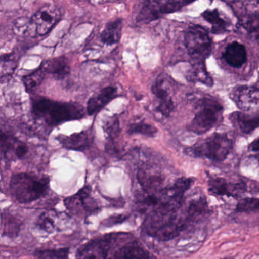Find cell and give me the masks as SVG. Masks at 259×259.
Returning a JSON list of instances; mask_svg holds the SVG:
<instances>
[{"mask_svg":"<svg viewBox=\"0 0 259 259\" xmlns=\"http://www.w3.org/2000/svg\"><path fill=\"white\" fill-rule=\"evenodd\" d=\"M31 111L36 119L43 120L49 126L82 119L85 114V110L79 104L60 102L46 98L33 101Z\"/></svg>","mask_w":259,"mask_h":259,"instance_id":"6da1fadb","label":"cell"},{"mask_svg":"<svg viewBox=\"0 0 259 259\" xmlns=\"http://www.w3.org/2000/svg\"><path fill=\"white\" fill-rule=\"evenodd\" d=\"M50 179L35 174L20 172L14 174L10 183L12 197L21 204H29L48 193Z\"/></svg>","mask_w":259,"mask_h":259,"instance_id":"7a4b0ae2","label":"cell"},{"mask_svg":"<svg viewBox=\"0 0 259 259\" xmlns=\"http://www.w3.org/2000/svg\"><path fill=\"white\" fill-rule=\"evenodd\" d=\"M233 146V139L227 133H213L186 148V152L191 157L221 162L228 157Z\"/></svg>","mask_w":259,"mask_h":259,"instance_id":"3957f363","label":"cell"},{"mask_svg":"<svg viewBox=\"0 0 259 259\" xmlns=\"http://www.w3.org/2000/svg\"><path fill=\"white\" fill-rule=\"evenodd\" d=\"M223 113L224 107L218 100L204 97L197 102L188 130L196 135L204 134L223 120Z\"/></svg>","mask_w":259,"mask_h":259,"instance_id":"277c9868","label":"cell"},{"mask_svg":"<svg viewBox=\"0 0 259 259\" xmlns=\"http://www.w3.org/2000/svg\"><path fill=\"white\" fill-rule=\"evenodd\" d=\"M185 45L192 61L205 62L212 51L208 32L199 25L189 27L185 34Z\"/></svg>","mask_w":259,"mask_h":259,"instance_id":"5b68a950","label":"cell"},{"mask_svg":"<svg viewBox=\"0 0 259 259\" xmlns=\"http://www.w3.org/2000/svg\"><path fill=\"white\" fill-rule=\"evenodd\" d=\"M193 0H142L137 15L139 22H150L163 15L178 11Z\"/></svg>","mask_w":259,"mask_h":259,"instance_id":"8992f818","label":"cell"},{"mask_svg":"<svg viewBox=\"0 0 259 259\" xmlns=\"http://www.w3.org/2000/svg\"><path fill=\"white\" fill-rule=\"evenodd\" d=\"M92 188L84 186L76 194L66 198L64 204L66 209L77 216H89L100 210L96 200L92 197Z\"/></svg>","mask_w":259,"mask_h":259,"instance_id":"52a82bcc","label":"cell"},{"mask_svg":"<svg viewBox=\"0 0 259 259\" xmlns=\"http://www.w3.org/2000/svg\"><path fill=\"white\" fill-rule=\"evenodd\" d=\"M241 26L248 38L259 44V4L257 0H248L245 5L236 10Z\"/></svg>","mask_w":259,"mask_h":259,"instance_id":"ba28073f","label":"cell"},{"mask_svg":"<svg viewBox=\"0 0 259 259\" xmlns=\"http://www.w3.org/2000/svg\"><path fill=\"white\" fill-rule=\"evenodd\" d=\"M62 13L57 7L46 6L38 10L30 20L35 34L40 37L47 35L61 20Z\"/></svg>","mask_w":259,"mask_h":259,"instance_id":"9c48e42d","label":"cell"},{"mask_svg":"<svg viewBox=\"0 0 259 259\" xmlns=\"http://www.w3.org/2000/svg\"><path fill=\"white\" fill-rule=\"evenodd\" d=\"M116 235H107L101 239L89 242L78 250L77 257L85 258H105L110 257L109 253L114 245Z\"/></svg>","mask_w":259,"mask_h":259,"instance_id":"30bf717a","label":"cell"},{"mask_svg":"<svg viewBox=\"0 0 259 259\" xmlns=\"http://www.w3.org/2000/svg\"><path fill=\"white\" fill-rule=\"evenodd\" d=\"M233 102L241 111H259V89L254 86H239L232 93Z\"/></svg>","mask_w":259,"mask_h":259,"instance_id":"8fae6325","label":"cell"},{"mask_svg":"<svg viewBox=\"0 0 259 259\" xmlns=\"http://www.w3.org/2000/svg\"><path fill=\"white\" fill-rule=\"evenodd\" d=\"M208 191L217 196L236 198L246 191V185L242 181L232 183L222 177H211L208 180Z\"/></svg>","mask_w":259,"mask_h":259,"instance_id":"7c38bea8","label":"cell"},{"mask_svg":"<svg viewBox=\"0 0 259 259\" xmlns=\"http://www.w3.org/2000/svg\"><path fill=\"white\" fill-rule=\"evenodd\" d=\"M152 93L158 101L157 110L168 117L174 110V102L171 95L170 86L166 78H157L151 88Z\"/></svg>","mask_w":259,"mask_h":259,"instance_id":"4fadbf2b","label":"cell"},{"mask_svg":"<svg viewBox=\"0 0 259 259\" xmlns=\"http://www.w3.org/2000/svg\"><path fill=\"white\" fill-rule=\"evenodd\" d=\"M233 126L242 134L248 135L259 128V111L235 112L230 116Z\"/></svg>","mask_w":259,"mask_h":259,"instance_id":"5bb4252c","label":"cell"},{"mask_svg":"<svg viewBox=\"0 0 259 259\" xmlns=\"http://www.w3.org/2000/svg\"><path fill=\"white\" fill-rule=\"evenodd\" d=\"M57 140L67 149L84 151L90 146L93 140V136L92 130H86L81 133H74L71 136L60 135L57 136Z\"/></svg>","mask_w":259,"mask_h":259,"instance_id":"9a60e30c","label":"cell"},{"mask_svg":"<svg viewBox=\"0 0 259 259\" xmlns=\"http://www.w3.org/2000/svg\"><path fill=\"white\" fill-rule=\"evenodd\" d=\"M117 95V89L113 86H107L103 89L99 93L94 95L88 101L86 113L94 115L101 111Z\"/></svg>","mask_w":259,"mask_h":259,"instance_id":"2e32d148","label":"cell"},{"mask_svg":"<svg viewBox=\"0 0 259 259\" xmlns=\"http://www.w3.org/2000/svg\"><path fill=\"white\" fill-rule=\"evenodd\" d=\"M223 58L231 67H241L247 60L246 49L239 42H232L224 50Z\"/></svg>","mask_w":259,"mask_h":259,"instance_id":"e0dca14e","label":"cell"},{"mask_svg":"<svg viewBox=\"0 0 259 259\" xmlns=\"http://www.w3.org/2000/svg\"><path fill=\"white\" fill-rule=\"evenodd\" d=\"M42 68L48 75H53L58 79L66 78L70 72V66L66 57L52 59L42 63Z\"/></svg>","mask_w":259,"mask_h":259,"instance_id":"ac0fdd59","label":"cell"},{"mask_svg":"<svg viewBox=\"0 0 259 259\" xmlns=\"http://www.w3.org/2000/svg\"><path fill=\"white\" fill-rule=\"evenodd\" d=\"M122 20L116 19L107 24L101 34V40L107 45L117 44L122 37Z\"/></svg>","mask_w":259,"mask_h":259,"instance_id":"d6986e66","label":"cell"},{"mask_svg":"<svg viewBox=\"0 0 259 259\" xmlns=\"http://www.w3.org/2000/svg\"><path fill=\"white\" fill-rule=\"evenodd\" d=\"M192 62L193 63H192V66L187 73L189 81H198L208 87H211L213 84V78L207 72L204 62Z\"/></svg>","mask_w":259,"mask_h":259,"instance_id":"ffe728a7","label":"cell"},{"mask_svg":"<svg viewBox=\"0 0 259 259\" xmlns=\"http://www.w3.org/2000/svg\"><path fill=\"white\" fill-rule=\"evenodd\" d=\"M201 16L204 20L211 25V31L213 34H224L228 31V22L222 17L218 10H206Z\"/></svg>","mask_w":259,"mask_h":259,"instance_id":"44dd1931","label":"cell"},{"mask_svg":"<svg viewBox=\"0 0 259 259\" xmlns=\"http://www.w3.org/2000/svg\"><path fill=\"white\" fill-rule=\"evenodd\" d=\"M60 218L56 212L45 211L41 213L37 221L38 228L47 233H53L57 230L58 227V218Z\"/></svg>","mask_w":259,"mask_h":259,"instance_id":"7402d4cb","label":"cell"},{"mask_svg":"<svg viewBox=\"0 0 259 259\" xmlns=\"http://www.w3.org/2000/svg\"><path fill=\"white\" fill-rule=\"evenodd\" d=\"M20 230V223L19 220L13 218L8 213L2 214V235L3 236L15 237L19 234Z\"/></svg>","mask_w":259,"mask_h":259,"instance_id":"603a6c76","label":"cell"},{"mask_svg":"<svg viewBox=\"0 0 259 259\" xmlns=\"http://www.w3.org/2000/svg\"><path fill=\"white\" fill-rule=\"evenodd\" d=\"M47 75L48 74L45 72L42 66H40L37 70L24 77V85H25L27 92H32L36 88L38 87L43 82L44 80L46 78Z\"/></svg>","mask_w":259,"mask_h":259,"instance_id":"cb8c5ba5","label":"cell"},{"mask_svg":"<svg viewBox=\"0 0 259 259\" xmlns=\"http://www.w3.org/2000/svg\"><path fill=\"white\" fill-rule=\"evenodd\" d=\"M157 130L154 125L145 123V122L131 124L128 128V133L130 134H140L148 137H153L157 134Z\"/></svg>","mask_w":259,"mask_h":259,"instance_id":"d4e9b609","label":"cell"},{"mask_svg":"<svg viewBox=\"0 0 259 259\" xmlns=\"http://www.w3.org/2000/svg\"><path fill=\"white\" fill-rule=\"evenodd\" d=\"M34 255L39 258H66L69 256V249L64 248L37 250L34 252Z\"/></svg>","mask_w":259,"mask_h":259,"instance_id":"484cf974","label":"cell"},{"mask_svg":"<svg viewBox=\"0 0 259 259\" xmlns=\"http://www.w3.org/2000/svg\"><path fill=\"white\" fill-rule=\"evenodd\" d=\"M237 212H255L259 213V198H247L240 200L236 207Z\"/></svg>","mask_w":259,"mask_h":259,"instance_id":"4316f807","label":"cell"},{"mask_svg":"<svg viewBox=\"0 0 259 259\" xmlns=\"http://www.w3.org/2000/svg\"><path fill=\"white\" fill-rule=\"evenodd\" d=\"M1 63H2V66H1L2 72L6 70L5 75H7L13 73V71L16 69V66H17L18 62L15 60L14 55L11 54L3 55Z\"/></svg>","mask_w":259,"mask_h":259,"instance_id":"83f0119b","label":"cell"},{"mask_svg":"<svg viewBox=\"0 0 259 259\" xmlns=\"http://www.w3.org/2000/svg\"><path fill=\"white\" fill-rule=\"evenodd\" d=\"M28 151V148L23 142H19L15 151V157L17 159H22L26 155Z\"/></svg>","mask_w":259,"mask_h":259,"instance_id":"f1b7e54d","label":"cell"},{"mask_svg":"<svg viewBox=\"0 0 259 259\" xmlns=\"http://www.w3.org/2000/svg\"><path fill=\"white\" fill-rule=\"evenodd\" d=\"M126 218L127 216H125V215L111 217V218L107 219V221H104V224L109 227V226L114 225V224H117V223L123 222Z\"/></svg>","mask_w":259,"mask_h":259,"instance_id":"f546056e","label":"cell"},{"mask_svg":"<svg viewBox=\"0 0 259 259\" xmlns=\"http://www.w3.org/2000/svg\"><path fill=\"white\" fill-rule=\"evenodd\" d=\"M249 149L254 151V152H259V138H257L250 144Z\"/></svg>","mask_w":259,"mask_h":259,"instance_id":"4dcf8cb0","label":"cell"}]
</instances>
